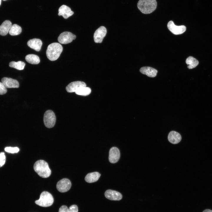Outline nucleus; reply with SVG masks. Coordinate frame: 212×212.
I'll list each match as a JSON object with an SVG mask.
<instances>
[{
    "mask_svg": "<svg viewBox=\"0 0 212 212\" xmlns=\"http://www.w3.org/2000/svg\"><path fill=\"white\" fill-rule=\"evenodd\" d=\"M63 50L62 45L59 43L54 42L49 45L47 48L46 54L47 58L54 61L59 57Z\"/></svg>",
    "mask_w": 212,
    "mask_h": 212,
    "instance_id": "1",
    "label": "nucleus"
},
{
    "mask_svg": "<svg viewBox=\"0 0 212 212\" xmlns=\"http://www.w3.org/2000/svg\"><path fill=\"white\" fill-rule=\"evenodd\" d=\"M34 169L40 176L43 178L49 177L51 173L48 164L43 160H39L36 162L34 165Z\"/></svg>",
    "mask_w": 212,
    "mask_h": 212,
    "instance_id": "2",
    "label": "nucleus"
},
{
    "mask_svg": "<svg viewBox=\"0 0 212 212\" xmlns=\"http://www.w3.org/2000/svg\"><path fill=\"white\" fill-rule=\"evenodd\" d=\"M157 2L156 0H139L137 7L141 12L144 14H149L156 9Z\"/></svg>",
    "mask_w": 212,
    "mask_h": 212,
    "instance_id": "3",
    "label": "nucleus"
},
{
    "mask_svg": "<svg viewBox=\"0 0 212 212\" xmlns=\"http://www.w3.org/2000/svg\"><path fill=\"white\" fill-rule=\"evenodd\" d=\"M54 202V198L51 194L48 192H43L40 195L39 199L35 201L37 205L42 207H47L51 206Z\"/></svg>",
    "mask_w": 212,
    "mask_h": 212,
    "instance_id": "4",
    "label": "nucleus"
},
{
    "mask_svg": "<svg viewBox=\"0 0 212 212\" xmlns=\"http://www.w3.org/2000/svg\"><path fill=\"white\" fill-rule=\"evenodd\" d=\"M43 120L44 125L47 127H53L56 121V117L54 112L51 110L46 111L44 114Z\"/></svg>",
    "mask_w": 212,
    "mask_h": 212,
    "instance_id": "5",
    "label": "nucleus"
},
{
    "mask_svg": "<svg viewBox=\"0 0 212 212\" xmlns=\"http://www.w3.org/2000/svg\"><path fill=\"white\" fill-rule=\"evenodd\" d=\"M76 38V36L68 32H64L61 33L58 38L59 42L66 44L71 43Z\"/></svg>",
    "mask_w": 212,
    "mask_h": 212,
    "instance_id": "6",
    "label": "nucleus"
},
{
    "mask_svg": "<svg viewBox=\"0 0 212 212\" xmlns=\"http://www.w3.org/2000/svg\"><path fill=\"white\" fill-rule=\"evenodd\" d=\"M71 186L70 181L67 178H63L57 182L56 187L59 192L64 193L68 191L70 189Z\"/></svg>",
    "mask_w": 212,
    "mask_h": 212,
    "instance_id": "7",
    "label": "nucleus"
},
{
    "mask_svg": "<svg viewBox=\"0 0 212 212\" xmlns=\"http://www.w3.org/2000/svg\"><path fill=\"white\" fill-rule=\"evenodd\" d=\"M169 30L173 34L178 35L183 34L186 30V27L184 25L176 26L172 21H169L167 24Z\"/></svg>",
    "mask_w": 212,
    "mask_h": 212,
    "instance_id": "8",
    "label": "nucleus"
},
{
    "mask_svg": "<svg viewBox=\"0 0 212 212\" xmlns=\"http://www.w3.org/2000/svg\"><path fill=\"white\" fill-rule=\"evenodd\" d=\"M107 33V29L104 26H101L95 31L94 34V39L96 43H101Z\"/></svg>",
    "mask_w": 212,
    "mask_h": 212,
    "instance_id": "9",
    "label": "nucleus"
},
{
    "mask_svg": "<svg viewBox=\"0 0 212 212\" xmlns=\"http://www.w3.org/2000/svg\"><path fill=\"white\" fill-rule=\"evenodd\" d=\"M86 86L85 82L81 81H76L70 83L67 86L66 89L68 92H75L81 87Z\"/></svg>",
    "mask_w": 212,
    "mask_h": 212,
    "instance_id": "10",
    "label": "nucleus"
},
{
    "mask_svg": "<svg viewBox=\"0 0 212 212\" xmlns=\"http://www.w3.org/2000/svg\"><path fill=\"white\" fill-rule=\"evenodd\" d=\"M120 157L119 149L116 147L110 148L109 152V160L110 163H114L119 160Z\"/></svg>",
    "mask_w": 212,
    "mask_h": 212,
    "instance_id": "11",
    "label": "nucleus"
},
{
    "mask_svg": "<svg viewBox=\"0 0 212 212\" xmlns=\"http://www.w3.org/2000/svg\"><path fill=\"white\" fill-rule=\"evenodd\" d=\"M105 195L106 198L111 200L119 201L122 198V196L121 193L112 190L106 191L105 193Z\"/></svg>",
    "mask_w": 212,
    "mask_h": 212,
    "instance_id": "12",
    "label": "nucleus"
},
{
    "mask_svg": "<svg viewBox=\"0 0 212 212\" xmlns=\"http://www.w3.org/2000/svg\"><path fill=\"white\" fill-rule=\"evenodd\" d=\"M1 81L6 88H18L19 87L18 82L16 80L10 78L3 77L1 79Z\"/></svg>",
    "mask_w": 212,
    "mask_h": 212,
    "instance_id": "13",
    "label": "nucleus"
},
{
    "mask_svg": "<svg viewBox=\"0 0 212 212\" xmlns=\"http://www.w3.org/2000/svg\"><path fill=\"white\" fill-rule=\"evenodd\" d=\"M58 15L62 16L65 19H67L74 14L70 8L64 5L61 6L58 10Z\"/></svg>",
    "mask_w": 212,
    "mask_h": 212,
    "instance_id": "14",
    "label": "nucleus"
},
{
    "mask_svg": "<svg viewBox=\"0 0 212 212\" xmlns=\"http://www.w3.org/2000/svg\"><path fill=\"white\" fill-rule=\"evenodd\" d=\"M42 44V41L37 38L30 39L27 42V45L29 47L37 52L40 50Z\"/></svg>",
    "mask_w": 212,
    "mask_h": 212,
    "instance_id": "15",
    "label": "nucleus"
},
{
    "mask_svg": "<svg viewBox=\"0 0 212 212\" xmlns=\"http://www.w3.org/2000/svg\"><path fill=\"white\" fill-rule=\"evenodd\" d=\"M168 141L172 144H176L179 143L181 140V136L178 132L172 131L170 132L168 136Z\"/></svg>",
    "mask_w": 212,
    "mask_h": 212,
    "instance_id": "16",
    "label": "nucleus"
},
{
    "mask_svg": "<svg viewBox=\"0 0 212 212\" xmlns=\"http://www.w3.org/2000/svg\"><path fill=\"white\" fill-rule=\"evenodd\" d=\"M140 72L142 74H146L149 77H154L157 74L158 71L156 69L150 67H141Z\"/></svg>",
    "mask_w": 212,
    "mask_h": 212,
    "instance_id": "17",
    "label": "nucleus"
},
{
    "mask_svg": "<svg viewBox=\"0 0 212 212\" xmlns=\"http://www.w3.org/2000/svg\"><path fill=\"white\" fill-rule=\"evenodd\" d=\"M12 26V23L9 20L4 21L0 26V35L1 36L6 35Z\"/></svg>",
    "mask_w": 212,
    "mask_h": 212,
    "instance_id": "18",
    "label": "nucleus"
},
{
    "mask_svg": "<svg viewBox=\"0 0 212 212\" xmlns=\"http://www.w3.org/2000/svg\"><path fill=\"white\" fill-rule=\"evenodd\" d=\"M100 175L101 174L97 172L90 173L87 175L85 180L88 183H94L98 180Z\"/></svg>",
    "mask_w": 212,
    "mask_h": 212,
    "instance_id": "19",
    "label": "nucleus"
},
{
    "mask_svg": "<svg viewBox=\"0 0 212 212\" xmlns=\"http://www.w3.org/2000/svg\"><path fill=\"white\" fill-rule=\"evenodd\" d=\"M25 59L28 62L32 64H38L40 61L39 56L34 54L27 55L25 57Z\"/></svg>",
    "mask_w": 212,
    "mask_h": 212,
    "instance_id": "20",
    "label": "nucleus"
},
{
    "mask_svg": "<svg viewBox=\"0 0 212 212\" xmlns=\"http://www.w3.org/2000/svg\"><path fill=\"white\" fill-rule=\"evenodd\" d=\"M186 63L189 69H192L196 67L198 64V61L192 56L188 57L186 60Z\"/></svg>",
    "mask_w": 212,
    "mask_h": 212,
    "instance_id": "21",
    "label": "nucleus"
},
{
    "mask_svg": "<svg viewBox=\"0 0 212 212\" xmlns=\"http://www.w3.org/2000/svg\"><path fill=\"white\" fill-rule=\"evenodd\" d=\"M22 31L21 27L17 24H14L12 25L9 31V34L12 36H15L20 34Z\"/></svg>",
    "mask_w": 212,
    "mask_h": 212,
    "instance_id": "22",
    "label": "nucleus"
},
{
    "mask_svg": "<svg viewBox=\"0 0 212 212\" xmlns=\"http://www.w3.org/2000/svg\"><path fill=\"white\" fill-rule=\"evenodd\" d=\"M25 65V63L21 61H19L17 62L12 61L9 63L10 67L14 68L19 70L23 69Z\"/></svg>",
    "mask_w": 212,
    "mask_h": 212,
    "instance_id": "23",
    "label": "nucleus"
},
{
    "mask_svg": "<svg viewBox=\"0 0 212 212\" xmlns=\"http://www.w3.org/2000/svg\"><path fill=\"white\" fill-rule=\"evenodd\" d=\"M91 91V89L86 87H81L75 92L79 95L86 96L89 95Z\"/></svg>",
    "mask_w": 212,
    "mask_h": 212,
    "instance_id": "24",
    "label": "nucleus"
},
{
    "mask_svg": "<svg viewBox=\"0 0 212 212\" xmlns=\"http://www.w3.org/2000/svg\"><path fill=\"white\" fill-rule=\"evenodd\" d=\"M5 150L8 153H18L19 151V149L17 147H7L5 148Z\"/></svg>",
    "mask_w": 212,
    "mask_h": 212,
    "instance_id": "25",
    "label": "nucleus"
},
{
    "mask_svg": "<svg viewBox=\"0 0 212 212\" xmlns=\"http://www.w3.org/2000/svg\"><path fill=\"white\" fill-rule=\"evenodd\" d=\"M6 161V157L3 152L0 153V167H2L5 164Z\"/></svg>",
    "mask_w": 212,
    "mask_h": 212,
    "instance_id": "26",
    "label": "nucleus"
},
{
    "mask_svg": "<svg viewBox=\"0 0 212 212\" xmlns=\"http://www.w3.org/2000/svg\"><path fill=\"white\" fill-rule=\"evenodd\" d=\"M7 91L6 88L5 87L2 82H0V95L5 94Z\"/></svg>",
    "mask_w": 212,
    "mask_h": 212,
    "instance_id": "27",
    "label": "nucleus"
},
{
    "mask_svg": "<svg viewBox=\"0 0 212 212\" xmlns=\"http://www.w3.org/2000/svg\"><path fill=\"white\" fill-rule=\"evenodd\" d=\"M78 208L77 206L73 205L70 206L68 209V212H78Z\"/></svg>",
    "mask_w": 212,
    "mask_h": 212,
    "instance_id": "28",
    "label": "nucleus"
},
{
    "mask_svg": "<svg viewBox=\"0 0 212 212\" xmlns=\"http://www.w3.org/2000/svg\"><path fill=\"white\" fill-rule=\"evenodd\" d=\"M67 207L64 205L62 206L59 208V212H68Z\"/></svg>",
    "mask_w": 212,
    "mask_h": 212,
    "instance_id": "29",
    "label": "nucleus"
},
{
    "mask_svg": "<svg viewBox=\"0 0 212 212\" xmlns=\"http://www.w3.org/2000/svg\"><path fill=\"white\" fill-rule=\"evenodd\" d=\"M203 212H212V210L210 209H207L204 210Z\"/></svg>",
    "mask_w": 212,
    "mask_h": 212,
    "instance_id": "30",
    "label": "nucleus"
},
{
    "mask_svg": "<svg viewBox=\"0 0 212 212\" xmlns=\"http://www.w3.org/2000/svg\"><path fill=\"white\" fill-rule=\"evenodd\" d=\"M1 0H0V5L1 4Z\"/></svg>",
    "mask_w": 212,
    "mask_h": 212,
    "instance_id": "31",
    "label": "nucleus"
},
{
    "mask_svg": "<svg viewBox=\"0 0 212 212\" xmlns=\"http://www.w3.org/2000/svg\"></svg>",
    "mask_w": 212,
    "mask_h": 212,
    "instance_id": "32",
    "label": "nucleus"
}]
</instances>
